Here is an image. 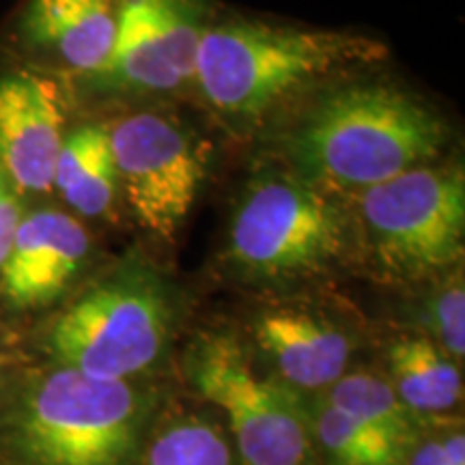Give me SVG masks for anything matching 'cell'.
I'll return each mask as SVG.
<instances>
[{
	"mask_svg": "<svg viewBox=\"0 0 465 465\" xmlns=\"http://www.w3.org/2000/svg\"><path fill=\"white\" fill-rule=\"evenodd\" d=\"M441 116L403 89L383 83L336 86L289 132L293 173L325 192H364L438 158Z\"/></svg>",
	"mask_w": 465,
	"mask_h": 465,
	"instance_id": "6da1fadb",
	"label": "cell"
},
{
	"mask_svg": "<svg viewBox=\"0 0 465 465\" xmlns=\"http://www.w3.org/2000/svg\"><path fill=\"white\" fill-rule=\"evenodd\" d=\"M386 56V45L360 33L232 17L205 28L194 80L216 113L250 124L330 75Z\"/></svg>",
	"mask_w": 465,
	"mask_h": 465,
	"instance_id": "7a4b0ae2",
	"label": "cell"
},
{
	"mask_svg": "<svg viewBox=\"0 0 465 465\" xmlns=\"http://www.w3.org/2000/svg\"><path fill=\"white\" fill-rule=\"evenodd\" d=\"M174 308L164 278L127 261L58 317L50 351L58 366L97 380L130 381L166 353Z\"/></svg>",
	"mask_w": 465,
	"mask_h": 465,
	"instance_id": "3957f363",
	"label": "cell"
},
{
	"mask_svg": "<svg viewBox=\"0 0 465 465\" xmlns=\"http://www.w3.org/2000/svg\"><path fill=\"white\" fill-rule=\"evenodd\" d=\"M351 235L353 226L330 192L293 171L265 173L240 196L226 257L252 281H300L330 270Z\"/></svg>",
	"mask_w": 465,
	"mask_h": 465,
	"instance_id": "277c9868",
	"label": "cell"
},
{
	"mask_svg": "<svg viewBox=\"0 0 465 465\" xmlns=\"http://www.w3.org/2000/svg\"><path fill=\"white\" fill-rule=\"evenodd\" d=\"M143 418V394L132 381L58 366L22 401L15 438L33 465H130Z\"/></svg>",
	"mask_w": 465,
	"mask_h": 465,
	"instance_id": "5b68a950",
	"label": "cell"
},
{
	"mask_svg": "<svg viewBox=\"0 0 465 465\" xmlns=\"http://www.w3.org/2000/svg\"><path fill=\"white\" fill-rule=\"evenodd\" d=\"M356 231L392 281H420L461 261L465 177L461 166H418L358 194Z\"/></svg>",
	"mask_w": 465,
	"mask_h": 465,
	"instance_id": "8992f818",
	"label": "cell"
},
{
	"mask_svg": "<svg viewBox=\"0 0 465 465\" xmlns=\"http://www.w3.org/2000/svg\"><path fill=\"white\" fill-rule=\"evenodd\" d=\"M188 375L201 397L229 418L243 463H308L311 424L304 407L289 386L254 371L240 341L203 336L188 356Z\"/></svg>",
	"mask_w": 465,
	"mask_h": 465,
	"instance_id": "52a82bcc",
	"label": "cell"
},
{
	"mask_svg": "<svg viewBox=\"0 0 465 465\" xmlns=\"http://www.w3.org/2000/svg\"><path fill=\"white\" fill-rule=\"evenodd\" d=\"M119 192L144 231L171 240L190 216L207 173V149L160 110L108 125Z\"/></svg>",
	"mask_w": 465,
	"mask_h": 465,
	"instance_id": "ba28073f",
	"label": "cell"
},
{
	"mask_svg": "<svg viewBox=\"0 0 465 465\" xmlns=\"http://www.w3.org/2000/svg\"><path fill=\"white\" fill-rule=\"evenodd\" d=\"M114 48L100 78L130 91L166 93L194 80L205 35L196 0H116Z\"/></svg>",
	"mask_w": 465,
	"mask_h": 465,
	"instance_id": "9c48e42d",
	"label": "cell"
},
{
	"mask_svg": "<svg viewBox=\"0 0 465 465\" xmlns=\"http://www.w3.org/2000/svg\"><path fill=\"white\" fill-rule=\"evenodd\" d=\"M65 141V110L56 83L33 72L0 78V171L20 192L52 188Z\"/></svg>",
	"mask_w": 465,
	"mask_h": 465,
	"instance_id": "30bf717a",
	"label": "cell"
},
{
	"mask_svg": "<svg viewBox=\"0 0 465 465\" xmlns=\"http://www.w3.org/2000/svg\"><path fill=\"white\" fill-rule=\"evenodd\" d=\"M89 252L80 220L58 209L25 213L0 267V293L20 311L48 306L78 276Z\"/></svg>",
	"mask_w": 465,
	"mask_h": 465,
	"instance_id": "8fae6325",
	"label": "cell"
},
{
	"mask_svg": "<svg viewBox=\"0 0 465 465\" xmlns=\"http://www.w3.org/2000/svg\"><path fill=\"white\" fill-rule=\"evenodd\" d=\"M254 339L281 381L298 391H325L345 375L351 339L328 317L298 306L267 308L254 322Z\"/></svg>",
	"mask_w": 465,
	"mask_h": 465,
	"instance_id": "7c38bea8",
	"label": "cell"
},
{
	"mask_svg": "<svg viewBox=\"0 0 465 465\" xmlns=\"http://www.w3.org/2000/svg\"><path fill=\"white\" fill-rule=\"evenodd\" d=\"M116 15V0H28L20 33L75 72L97 75L113 54Z\"/></svg>",
	"mask_w": 465,
	"mask_h": 465,
	"instance_id": "4fadbf2b",
	"label": "cell"
},
{
	"mask_svg": "<svg viewBox=\"0 0 465 465\" xmlns=\"http://www.w3.org/2000/svg\"><path fill=\"white\" fill-rule=\"evenodd\" d=\"M52 185L80 216L100 218L119 196L108 125H84L65 136Z\"/></svg>",
	"mask_w": 465,
	"mask_h": 465,
	"instance_id": "5bb4252c",
	"label": "cell"
},
{
	"mask_svg": "<svg viewBox=\"0 0 465 465\" xmlns=\"http://www.w3.org/2000/svg\"><path fill=\"white\" fill-rule=\"evenodd\" d=\"M388 358L391 386L414 414H441L461 401V373L433 341L405 336L391 347Z\"/></svg>",
	"mask_w": 465,
	"mask_h": 465,
	"instance_id": "9a60e30c",
	"label": "cell"
},
{
	"mask_svg": "<svg viewBox=\"0 0 465 465\" xmlns=\"http://www.w3.org/2000/svg\"><path fill=\"white\" fill-rule=\"evenodd\" d=\"M325 399L401 452L414 438V411L373 373H345L328 388Z\"/></svg>",
	"mask_w": 465,
	"mask_h": 465,
	"instance_id": "2e32d148",
	"label": "cell"
},
{
	"mask_svg": "<svg viewBox=\"0 0 465 465\" xmlns=\"http://www.w3.org/2000/svg\"><path fill=\"white\" fill-rule=\"evenodd\" d=\"M308 424L334 465H397L403 455L328 399L312 405Z\"/></svg>",
	"mask_w": 465,
	"mask_h": 465,
	"instance_id": "e0dca14e",
	"label": "cell"
},
{
	"mask_svg": "<svg viewBox=\"0 0 465 465\" xmlns=\"http://www.w3.org/2000/svg\"><path fill=\"white\" fill-rule=\"evenodd\" d=\"M231 449L213 424L179 420L151 441L144 465H231Z\"/></svg>",
	"mask_w": 465,
	"mask_h": 465,
	"instance_id": "ac0fdd59",
	"label": "cell"
},
{
	"mask_svg": "<svg viewBox=\"0 0 465 465\" xmlns=\"http://www.w3.org/2000/svg\"><path fill=\"white\" fill-rule=\"evenodd\" d=\"M429 322L438 339L435 345L450 360H461L465 353V289L461 276L452 278L433 295Z\"/></svg>",
	"mask_w": 465,
	"mask_h": 465,
	"instance_id": "d6986e66",
	"label": "cell"
},
{
	"mask_svg": "<svg viewBox=\"0 0 465 465\" xmlns=\"http://www.w3.org/2000/svg\"><path fill=\"white\" fill-rule=\"evenodd\" d=\"M25 212H22V199L15 185L0 171V267L7 259L11 242H14L17 226H20Z\"/></svg>",
	"mask_w": 465,
	"mask_h": 465,
	"instance_id": "ffe728a7",
	"label": "cell"
},
{
	"mask_svg": "<svg viewBox=\"0 0 465 465\" xmlns=\"http://www.w3.org/2000/svg\"><path fill=\"white\" fill-rule=\"evenodd\" d=\"M410 465H465L463 433H455L441 441H427L411 455Z\"/></svg>",
	"mask_w": 465,
	"mask_h": 465,
	"instance_id": "44dd1931",
	"label": "cell"
},
{
	"mask_svg": "<svg viewBox=\"0 0 465 465\" xmlns=\"http://www.w3.org/2000/svg\"><path fill=\"white\" fill-rule=\"evenodd\" d=\"M3 364H5V356H3V351H0V371H3Z\"/></svg>",
	"mask_w": 465,
	"mask_h": 465,
	"instance_id": "7402d4cb",
	"label": "cell"
}]
</instances>
